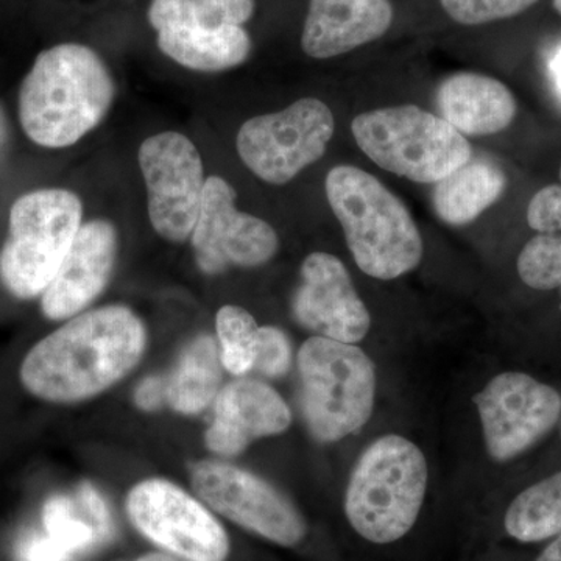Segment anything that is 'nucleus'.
I'll return each instance as SVG.
<instances>
[{
	"mask_svg": "<svg viewBox=\"0 0 561 561\" xmlns=\"http://www.w3.org/2000/svg\"><path fill=\"white\" fill-rule=\"evenodd\" d=\"M290 423L289 405L278 391L256 379H241L217 394L206 445L220 456H238L254 440L280 434Z\"/></svg>",
	"mask_w": 561,
	"mask_h": 561,
	"instance_id": "obj_16",
	"label": "nucleus"
},
{
	"mask_svg": "<svg viewBox=\"0 0 561 561\" xmlns=\"http://www.w3.org/2000/svg\"><path fill=\"white\" fill-rule=\"evenodd\" d=\"M220 354L209 335H201L181 353L168 378V402L176 412L197 415L216 400L220 386Z\"/></svg>",
	"mask_w": 561,
	"mask_h": 561,
	"instance_id": "obj_22",
	"label": "nucleus"
},
{
	"mask_svg": "<svg viewBox=\"0 0 561 561\" xmlns=\"http://www.w3.org/2000/svg\"><path fill=\"white\" fill-rule=\"evenodd\" d=\"M295 319L319 337L343 343L364 341L371 317L343 262L332 254H309L291 301Z\"/></svg>",
	"mask_w": 561,
	"mask_h": 561,
	"instance_id": "obj_14",
	"label": "nucleus"
},
{
	"mask_svg": "<svg viewBox=\"0 0 561 561\" xmlns=\"http://www.w3.org/2000/svg\"><path fill=\"white\" fill-rule=\"evenodd\" d=\"M504 527L512 538L538 542L561 535V472L519 493L505 513Z\"/></svg>",
	"mask_w": 561,
	"mask_h": 561,
	"instance_id": "obj_23",
	"label": "nucleus"
},
{
	"mask_svg": "<svg viewBox=\"0 0 561 561\" xmlns=\"http://www.w3.org/2000/svg\"><path fill=\"white\" fill-rule=\"evenodd\" d=\"M198 267L216 275L230 267H260L278 251V234L265 220L236 208L227 180L209 176L191 234Z\"/></svg>",
	"mask_w": 561,
	"mask_h": 561,
	"instance_id": "obj_13",
	"label": "nucleus"
},
{
	"mask_svg": "<svg viewBox=\"0 0 561 561\" xmlns=\"http://www.w3.org/2000/svg\"><path fill=\"white\" fill-rule=\"evenodd\" d=\"M7 136H9V130H7L5 114H3L2 108H0V149H2L3 144H5Z\"/></svg>",
	"mask_w": 561,
	"mask_h": 561,
	"instance_id": "obj_35",
	"label": "nucleus"
},
{
	"mask_svg": "<svg viewBox=\"0 0 561 561\" xmlns=\"http://www.w3.org/2000/svg\"><path fill=\"white\" fill-rule=\"evenodd\" d=\"M553 7H556V10L561 14V0H553Z\"/></svg>",
	"mask_w": 561,
	"mask_h": 561,
	"instance_id": "obj_36",
	"label": "nucleus"
},
{
	"mask_svg": "<svg viewBox=\"0 0 561 561\" xmlns=\"http://www.w3.org/2000/svg\"><path fill=\"white\" fill-rule=\"evenodd\" d=\"M359 149L383 171L435 184L472 157L451 124L415 105L368 111L351 124Z\"/></svg>",
	"mask_w": 561,
	"mask_h": 561,
	"instance_id": "obj_6",
	"label": "nucleus"
},
{
	"mask_svg": "<svg viewBox=\"0 0 561 561\" xmlns=\"http://www.w3.org/2000/svg\"><path fill=\"white\" fill-rule=\"evenodd\" d=\"M298 371L302 416L317 442L342 440L370 420L376 370L364 351L316 335L302 343Z\"/></svg>",
	"mask_w": 561,
	"mask_h": 561,
	"instance_id": "obj_5",
	"label": "nucleus"
},
{
	"mask_svg": "<svg viewBox=\"0 0 561 561\" xmlns=\"http://www.w3.org/2000/svg\"><path fill=\"white\" fill-rule=\"evenodd\" d=\"M192 486L210 508L265 540L291 548L306 537L298 508L253 472L205 460L192 468Z\"/></svg>",
	"mask_w": 561,
	"mask_h": 561,
	"instance_id": "obj_11",
	"label": "nucleus"
},
{
	"mask_svg": "<svg viewBox=\"0 0 561 561\" xmlns=\"http://www.w3.org/2000/svg\"><path fill=\"white\" fill-rule=\"evenodd\" d=\"M114 101V81L102 58L81 44L41 51L21 84L22 130L46 149H66L94 130Z\"/></svg>",
	"mask_w": 561,
	"mask_h": 561,
	"instance_id": "obj_2",
	"label": "nucleus"
},
{
	"mask_svg": "<svg viewBox=\"0 0 561 561\" xmlns=\"http://www.w3.org/2000/svg\"><path fill=\"white\" fill-rule=\"evenodd\" d=\"M254 0H153L151 27H224L242 25L253 16Z\"/></svg>",
	"mask_w": 561,
	"mask_h": 561,
	"instance_id": "obj_24",
	"label": "nucleus"
},
{
	"mask_svg": "<svg viewBox=\"0 0 561 561\" xmlns=\"http://www.w3.org/2000/svg\"><path fill=\"white\" fill-rule=\"evenodd\" d=\"M18 561H73L72 556L51 540L46 531H28L18 541Z\"/></svg>",
	"mask_w": 561,
	"mask_h": 561,
	"instance_id": "obj_30",
	"label": "nucleus"
},
{
	"mask_svg": "<svg viewBox=\"0 0 561 561\" xmlns=\"http://www.w3.org/2000/svg\"><path fill=\"white\" fill-rule=\"evenodd\" d=\"M216 327L224 367L238 376L253 370L260 339V327L253 316L239 306H224L217 313Z\"/></svg>",
	"mask_w": 561,
	"mask_h": 561,
	"instance_id": "obj_25",
	"label": "nucleus"
},
{
	"mask_svg": "<svg viewBox=\"0 0 561 561\" xmlns=\"http://www.w3.org/2000/svg\"><path fill=\"white\" fill-rule=\"evenodd\" d=\"M335 122L327 103L306 98L279 113L253 117L242 125L236 146L243 164L265 183H289L323 157Z\"/></svg>",
	"mask_w": 561,
	"mask_h": 561,
	"instance_id": "obj_8",
	"label": "nucleus"
},
{
	"mask_svg": "<svg viewBox=\"0 0 561 561\" xmlns=\"http://www.w3.org/2000/svg\"><path fill=\"white\" fill-rule=\"evenodd\" d=\"M324 190L365 275L390 280L419 267L423 260L420 230L404 203L381 181L353 165H337L328 173Z\"/></svg>",
	"mask_w": 561,
	"mask_h": 561,
	"instance_id": "obj_3",
	"label": "nucleus"
},
{
	"mask_svg": "<svg viewBox=\"0 0 561 561\" xmlns=\"http://www.w3.org/2000/svg\"><path fill=\"white\" fill-rule=\"evenodd\" d=\"M158 47L184 68L219 72L249 58L251 39L242 25L168 27L158 31Z\"/></svg>",
	"mask_w": 561,
	"mask_h": 561,
	"instance_id": "obj_21",
	"label": "nucleus"
},
{
	"mask_svg": "<svg viewBox=\"0 0 561 561\" xmlns=\"http://www.w3.org/2000/svg\"><path fill=\"white\" fill-rule=\"evenodd\" d=\"M443 119L460 135H496L512 124L516 101L500 80L479 73H456L440 84L437 92Z\"/></svg>",
	"mask_w": 561,
	"mask_h": 561,
	"instance_id": "obj_18",
	"label": "nucleus"
},
{
	"mask_svg": "<svg viewBox=\"0 0 561 561\" xmlns=\"http://www.w3.org/2000/svg\"><path fill=\"white\" fill-rule=\"evenodd\" d=\"M507 176L489 158H470L459 169L435 183L432 203L435 213L453 227L471 224L500 201Z\"/></svg>",
	"mask_w": 561,
	"mask_h": 561,
	"instance_id": "obj_20",
	"label": "nucleus"
},
{
	"mask_svg": "<svg viewBox=\"0 0 561 561\" xmlns=\"http://www.w3.org/2000/svg\"><path fill=\"white\" fill-rule=\"evenodd\" d=\"M560 238H561V236H560Z\"/></svg>",
	"mask_w": 561,
	"mask_h": 561,
	"instance_id": "obj_38",
	"label": "nucleus"
},
{
	"mask_svg": "<svg viewBox=\"0 0 561 561\" xmlns=\"http://www.w3.org/2000/svg\"><path fill=\"white\" fill-rule=\"evenodd\" d=\"M44 531L76 559L113 534L108 505L91 483H81L76 496L50 497L43 508Z\"/></svg>",
	"mask_w": 561,
	"mask_h": 561,
	"instance_id": "obj_19",
	"label": "nucleus"
},
{
	"mask_svg": "<svg viewBox=\"0 0 561 561\" xmlns=\"http://www.w3.org/2000/svg\"><path fill=\"white\" fill-rule=\"evenodd\" d=\"M146 345L139 317L125 306H106L81 313L36 343L22 362L21 381L41 400H88L127 376Z\"/></svg>",
	"mask_w": 561,
	"mask_h": 561,
	"instance_id": "obj_1",
	"label": "nucleus"
},
{
	"mask_svg": "<svg viewBox=\"0 0 561 561\" xmlns=\"http://www.w3.org/2000/svg\"><path fill=\"white\" fill-rule=\"evenodd\" d=\"M138 160L154 231L165 241H186L197 224L206 181L197 147L181 133H160L144 140Z\"/></svg>",
	"mask_w": 561,
	"mask_h": 561,
	"instance_id": "obj_10",
	"label": "nucleus"
},
{
	"mask_svg": "<svg viewBox=\"0 0 561 561\" xmlns=\"http://www.w3.org/2000/svg\"><path fill=\"white\" fill-rule=\"evenodd\" d=\"M560 179H561V165H560Z\"/></svg>",
	"mask_w": 561,
	"mask_h": 561,
	"instance_id": "obj_37",
	"label": "nucleus"
},
{
	"mask_svg": "<svg viewBox=\"0 0 561 561\" xmlns=\"http://www.w3.org/2000/svg\"><path fill=\"white\" fill-rule=\"evenodd\" d=\"M527 224L540 234L561 231V186L552 184L534 195L527 208Z\"/></svg>",
	"mask_w": 561,
	"mask_h": 561,
	"instance_id": "obj_29",
	"label": "nucleus"
},
{
	"mask_svg": "<svg viewBox=\"0 0 561 561\" xmlns=\"http://www.w3.org/2000/svg\"><path fill=\"white\" fill-rule=\"evenodd\" d=\"M427 489L426 457L401 435L373 442L351 474L345 515L364 540L390 545L419 519Z\"/></svg>",
	"mask_w": 561,
	"mask_h": 561,
	"instance_id": "obj_4",
	"label": "nucleus"
},
{
	"mask_svg": "<svg viewBox=\"0 0 561 561\" xmlns=\"http://www.w3.org/2000/svg\"><path fill=\"white\" fill-rule=\"evenodd\" d=\"M138 561H183L176 557L165 556V553H149V556L140 557Z\"/></svg>",
	"mask_w": 561,
	"mask_h": 561,
	"instance_id": "obj_34",
	"label": "nucleus"
},
{
	"mask_svg": "<svg viewBox=\"0 0 561 561\" xmlns=\"http://www.w3.org/2000/svg\"><path fill=\"white\" fill-rule=\"evenodd\" d=\"M168 402V379L161 376H151L140 382L136 390V404L144 411H157Z\"/></svg>",
	"mask_w": 561,
	"mask_h": 561,
	"instance_id": "obj_31",
	"label": "nucleus"
},
{
	"mask_svg": "<svg viewBox=\"0 0 561 561\" xmlns=\"http://www.w3.org/2000/svg\"><path fill=\"white\" fill-rule=\"evenodd\" d=\"M519 278L535 290L561 287V238L538 234L524 245L518 257Z\"/></svg>",
	"mask_w": 561,
	"mask_h": 561,
	"instance_id": "obj_26",
	"label": "nucleus"
},
{
	"mask_svg": "<svg viewBox=\"0 0 561 561\" xmlns=\"http://www.w3.org/2000/svg\"><path fill=\"white\" fill-rule=\"evenodd\" d=\"M117 254V232L106 220L81 225L61 267L43 291L41 308L50 320L83 311L105 289Z\"/></svg>",
	"mask_w": 561,
	"mask_h": 561,
	"instance_id": "obj_15",
	"label": "nucleus"
},
{
	"mask_svg": "<svg viewBox=\"0 0 561 561\" xmlns=\"http://www.w3.org/2000/svg\"><path fill=\"white\" fill-rule=\"evenodd\" d=\"M537 561H561V535L542 551Z\"/></svg>",
	"mask_w": 561,
	"mask_h": 561,
	"instance_id": "obj_33",
	"label": "nucleus"
},
{
	"mask_svg": "<svg viewBox=\"0 0 561 561\" xmlns=\"http://www.w3.org/2000/svg\"><path fill=\"white\" fill-rule=\"evenodd\" d=\"M127 512L136 529L183 561H225L230 540L208 508L162 479L140 482L128 493Z\"/></svg>",
	"mask_w": 561,
	"mask_h": 561,
	"instance_id": "obj_9",
	"label": "nucleus"
},
{
	"mask_svg": "<svg viewBox=\"0 0 561 561\" xmlns=\"http://www.w3.org/2000/svg\"><path fill=\"white\" fill-rule=\"evenodd\" d=\"M560 289H561V287H560Z\"/></svg>",
	"mask_w": 561,
	"mask_h": 561,
	"instance_id": "obj_39",
	"label": "nucleus"
},
{
	"mask_svg": "<svg viewBox=\"0 0 561 561\" xmlns=\"http://www.w3.org/2000/svg\"><path fill=\"white\" fill-rule=\"evenodd\" d=\"M491 459L522 456L553 430L561 416L559 391L526 373H502L474 397Z\"/></svg>",
	"mask_w": 561,
	"mask_h": 561,
	"instance_id": "obj_12",
	"label": "nucleus"
},
{
	"mask_svg": "<svg viewBox=\"0 0 561 561\" xmlns=\"http://www.w3.org/2000/svg\"><path fill=\"white\" fill-rule=\"evenodd\" d=\"M538 0H440L443 10L463 25L507 20L530 9Z\"/></svg>",
	"mask_w": 561,
	"mask_h": 561,
	"instance_id": "obj_27",
	"label": "nucleus"
},
{
	"mask_svg": "<svg viewBox=\"0 0 561 561\" xmlns=\"http://www.w3.org/2000/svg\"><path fill=\"white\" fill-rule=\"evenodd\" d=\"M549 73H551L553 88H556L557 94L561 99V44L556 47L551 58H549Z\"/></svg>",
	"mask_w": 561,
	"mask_h": 561,
	"instance_id": "obj_32",
	"label": "nucleus"
},
{
	"mask_svg": "<svg viewBox=\"0 0 561 561\" xmlns=\"http://www.w3.org/2000/svg\"><path fill=\"white\" fill-rule=\"evenodd\" d=\"M291 346L289 339L278 328H260L254 368L267 378H280L290 368Z\"/></svg>",
	"mask_w": 561,
	"mask_h": 561,
	"instance_id": "obj_28",
	"label": "nucleus"
},
{
	"mask_svg": "<svg viewBox=\"0 0 561 561\" xmlns=\"http://www.w3.org/2000/svg\"><path fill=\"white\" fill-rule=\"evenodd\" d=\"M391 21L390 0H311L301 47L317 60L339 57L381 38Z\"/></svg>",
	"mask_w": 561,
	"mask_h": 561,
	"instance_id": "obj_17",
	"label": "nucleus"
},
{
	"mask_svg": "<svg viewBox=\"0 0 561 561\" xmlns=\"http://www.w3.org/2000/svg\"><path fill=\"white\" fill-rule=\"evenodd\" d=\"M83 205L66 190L22 195L10 209L9 238L0 253V279L21 300L43 295L81 227Z\"/></svg>",
	"mask_w": 561,
	"mask_h": 561,
	"instance_id": "obj_7",
	"label": "nucleus"
}]
</instances>
